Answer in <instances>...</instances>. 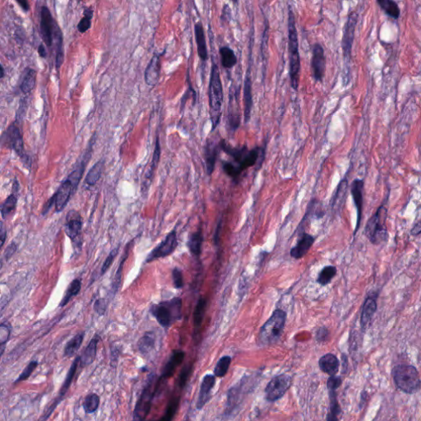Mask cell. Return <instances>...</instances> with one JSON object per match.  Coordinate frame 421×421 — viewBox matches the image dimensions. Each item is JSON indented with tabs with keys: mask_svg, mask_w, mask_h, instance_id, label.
I'll use <instances>...</instances> for the list:
<instances>
[{
	"mask_svg": "<svg viewBox=\"0 0 421 421\" xmlns=\"http://www.w3.org/2000/svg\"><path fill=\"white\" fill-rule=\"evenodd\" d=\"M37 366V361H34L30 362V363L27 365V367L23 369V371L20 373V375H19V377H17L16 381H15V384H17V383H20V382H23L28 380L30 376L32 375V373H33L34 370L36 369Z\"/></svg>",
	"mask_w": 421,
	"mask_h": 421,
	"instance_id": "681fc988",
	"label": "cell"
},
{
	"mask_svg": "<svg viewBox=\"0 0 421 421\" xmlns=\"http://www.w3.org/2000/svg\"><path fill=\"white\" fill-rule=\"evenodd\" d=\"M100 406V396L96 393H90L86 396L82 403L84 411L86 414H92L98 410Z\"/></svg>",
	"mask_w": 421,
	"mask_h": 421,
	"instance_id": "60d3db41",
	"label": "cell"
},
{
	"mask_svg": "<svg viewBox=\"0 0 421 421\" xmlns=\"http://www.w3.org/2000/svg\"><path fill=\"white\" fill-rule=\"evenodd\" d=\"M150 312L157 323L167 329L182 319V300L175 297L159 304H154L151 306Z\"/></svg>",
	"mask_w": 421,
	"mask_h": 421,
	"instance_id": "5b68a950",
	"label": "cell"
},
{
	"mask_svg": "<svg viewBox=\"0 0 421 421\" xmlns=\"http://www.w3.org/2000/svg\"><path fill=\"white\" fill-rule=\"evenodd\" d=\"M16 1L24 12H28L30 10V5L28 0H16Z\"/></svg>",
	"mask_w": 421,
	"mask_h": 421,
	"instance_id": "6125c7cd",
	"label": "cell"
},
{
	"mask_svg": "<svg viewBox=\"0 0 421 421\" xmlns=\"http://www.w3.org/2000/svg\"><path fill=\"white\" fill-rule=\"evenodd\" d=\"M286 313L282 309H276L271 318L264 323L259 332V342L263 346L274 344L282 336L286 326Z\"/></svg>",
	"mask_w": 421,
	"mask_h": 421,
	"instance_id": "ba28073f",
	"label": "cell"
},
{
	"mask_svg": "<svg viewBox=\"0 0 421 421\" xmlns=\"http://www.w3.org/2000/svg\"><path fill=\"white\" fill-rule=\"evenodd\" d=\"M81 288V281L80 279L73 280V282L70 283L69 287H68L67 291L65 292V296L63 299L61 300L59 307H65L69 304V301L74 296H77L79 294L80 290Z\"/></svg>",
	"mask_w": 421,
	"mask_h": 421,
	"instance_id": "74e56055",
	"label": "cell"
},
{
	"mask_svg": "<svg viewBox=\"0 0 421 421\" xmlns=\"http://www.w3.org/2000/svg\"><path fill=\"white\" fill-rule=\"evenodd\" d=\"M230 363H231V357L228 356V355L221 357L217 362L215 369H214V374L216 377H224L228 372Z\"/></svg>",
	"mask_w": 421,
	"mask_h": 421,
	"instance_id": "f6af8a7d",
	"label": "cell"
},
{
	"mask_svg": "<svg viewBox=\"0 0 421 421\" xmlns=\"http://www.w3.org/2000/svg\"><path fill=\"white\" fill-rule=\"evenodd\" d=\"M104 165V161H100L96 163L87 175L86 184L89 186H94L95 184H96V183L99 181V179L101 177Z\"/></svg>",
	"mask_w": 421,
	"mask_h": 421,
	"instance_id": "d590c367",
	"label": "cell"
},
{
	"mask_svg": "<svg viewBox=\"0 0 421 421\" xmlns=\"http://www.w3.org/2000/svg\"><path fill=\"white\" fill-rule=\"evenodd\" d=\"M319 365L323 373H327L330 376H333L336 375L339 371L340 362L335 354L328 353L320 358Z\"/></svg>",
	"mask_w": 421,
	"mask_h": 421,
	"instance_id": "4316f807",
	"label": "cell"
},
{
	"mask_svg": "<svg viewBox=\"0 0 421 421\" xmlns=\"http://www.w3.org/2000/svg\"><path fill=\"white\" fill-rule=\"evenodd\" d=\"M36 71L32 68L26 69L23 81L20 85V89L24 94H28L35 88L36 82Z\"/></svg>",
	"mask_w": 421,
	"mask_h": 421,
	"instance_id": "1f68e13d",
	"label": "cell"
},
{
	"mask_svg": "<svg viewBox=\"0 0 421 421\" xmlns=\"http://www.w3.org/2000/svg\"><path fill=\"white\" fill-rule=\"evenodd\" d=\"M53 204H55V198H54V195H53V196L51 197V198H50L47 202H46L44 208H43V212H42V215H46V214H47L49 210H50V208L52 207Z\"/></svg>",
	"mask_w": 421,
	"mask_h": 421,
	"instance_id": "91938a15",
	"label": "cell"
},
{
	"mask_svg": "<svg viewBox=\"0 0 421 421\" xmlns=\"http://www.w3.org/2000/svg\"><path fill=\"white\" fill-rule=\"evenodd\" d=\"M292 384L291 376L288 374H281L276 376L269 382L265 388L266 399L268 402H276L282 398L286 394L288 389Z\"/></svg>",
	"mask_w": 421,
	"mask_h": 421,
	"instance_id": "7c38bea8",
	"label": "cell"
},
{
	"mask_svg": "<svg viewBox=\"0 0 421 421\" xmlns=\"http://www.w3.org/2000/svg\"><path fill=\"white\" fill-rule=\"evenodd\" d=\"M99 343V336H96L93 339L91 340L87 348L81 353L80 356V364L81 367H85L88 365H92L94 362L97 354V346Z\"/></svg>",
	"mask_w": 421,
	"mask_h": 421,
	"instance_id": "f1b7e54d",
	"label": "cell"
},
{
	"mask_svg": "<svg viewBox=\"0 0 421 421\" xmlns=\"http://www.w3.org/2000/svg\"><path fill=\"white\" fill-rule=\"evenodd\" d=\"M65 233L73 242L81 236L82 229V219L81 214L77 210H70L66 216L65 225Z\"/></svg>",
	"mask_w": 421,
	"mask_h": 421,
	"instance_id": "d6986e66",
	"label": "cell"
},
{
	"mask_svg": "<svg viewBox=\"0 0 421 421\" xmlns=\"http://www.w3.org/2000/svg\"><path fill=\"white\" fill-rule=\"evenodd\" d=\"M40 35L49 49L52 48L54 44L56 47L58 42L63 41L64 40L60 27H58L47 6H42L40 9Z\"/></svg>",
	"mask_w": 421,
	"mask_h": 421,
	"instance_id": "9c48e42d",
	"label": "cell"
},
{
	"mask_svg": "<svg viewBox=\"0 0 421 421\" xmlns=\"http://www.w3.org/2000/svg\"><path fill=\"white\" fill-rule=\"evenodd\" d=\"M377 2L386 14H388L392 18H398L401 11L398 5L395 1L393 0H377Z\"/></svg>",
	"mask_w": 421,
	"mask_h": 421,
	"instance_id": "f35d334b",
	"label": "cell"
},
{
	"mask_svg": "<svg viewBox=\"0 0 421 421\" xmlns=\"http://www.w3.org/2000/svg\"><path fill=\"white\" fill-rule=\"evenodd\" d=\"M178 247L177 232L175 229L170 232L163 240L161 244H158L156 248L146 257L145 263H152L157 259H162L165 257L172 255Z\"/></svg>",
	"mask_w": 421,
	"mask_h": 421,
	"instance_id": "4fadbf2b",
	"label": "cell"
},
{
	"mask_svg": "<svg viewBox=\"0 0 421 421\" xmlns=\"http://www.w3.org/2000/svg\"><path fill=\"white\" fill-rule=\"evenodd\" d=\"M392 376L396 388L407 394H414L420 388L419 372L413 365H396L392 370Z\"/></svg>",
	"mask_w": 421,
	"mask_h": 421,
	"instance_id": "8992f818",
	"label": "cell"
},
{
	"mask_svg": "<svg viewBox=\"0 0 421 421\" xmlns=\"http://www.w3.org/2000/svg\"><path fill=\"white\" fill-rule=\"evenodd\" d=\"M314 241L315 238L313 236L308 233L301 234L296 246L290 250V256L296 259H302L313 246Z\"/></svg>",
	"mask_w": 421,
	"mask_h": 421,
	"instance_id": "44dd1931",
	"label": "cell"
},
{
	"mask_svg": "<svg viewBox=\"0 0 421 421\" xmlns=\"http://www.w3.org/2000/svg\"><path fill=\"white\" fill-rule=\"evenodd\" d=\"M288 50L290 59V77L291 88L298 91L300 85V44H299L298 32L296 28V17L291 8H289L287 22Z\"/></svg>",
	"mask_w": 421,
	"mask_h": 421,
	"instance_id": "7a4b0ae2",
	"label": "cell"
},
{
	"mask_svg": "<svg viewBox=\"0 0 421 421\" xmlns=\"http://www.w3.org/2000/svg\"><path fill=\"white\" fill-rule=\"evenodd\" d=\"M172 279L175 289H181L184 287V277L180 269L175 267L172 271Z\"/></svg>",
	"mask_w": 421,
	"mask_h": 421,
	"instance_id": "816d5d0a",
	"label": "cell"
},
{
	"mask_svg": "<svg viewBox=\"0 0 421 421\" xmlns=\"http://www.w3.org/2000/svg\"><path fill=\"white\" fill-rule=\"evenodd\" d=\"M5 74V67H4V65H1V78H4Z\"/></svg>",
	"mask_w": 421,
	"mask_h": 421,
	"instance_id": "e7e4bbea",
	"label": "cell"
},
{
	"mask_svg": "<svg viewBox=\"0 0 421 421\" xmlns=\"http://www.w3.org/2000/svg\"><path fill=\"white\" fill-rule=\"evenodd\" d=\"M0 237H1V247H3L5 244L7 238V229H5L3 221L1 222V227H0Z\"/></svg>",
	"mask_w": 421,
	"mask_h": 421,
	"instance_id": "94428289",
	"label": "cell"
},
{
	"mask_svg": "<svg viewBox=\"0 0 421 421\" xmlns=\"http://www.w3.org/2000/svg\"><path fill=\"white\" fill-rule=\"evenodd\" d=\"M411 236H419L421 234V204L417 207L415 212V222L411 230Z\"/></svg>",
	"mask_w": 421,
	"mask_h": 421,
	"instance_id": "f5cc1de1",
	"label": "cell"
},
{
	"mask_svg": "<svg viewBox=\"0 0 421 421\" xmlns=\"http://www.w3.org/2000/svg\"><path fill=\"white\" fill-rule=\"evenodd\" d=\"M221 151L231 157L236 163L239 171L243 174L244 171L256 165L259 157L265 154V149L257 146L252 149H248V145H244L240 148H235L225 142V140H220Z\"/></svg>",
	"mask_w": 421,
	"mask_h": 421,
	"instance_id": "277c9868",
	"label": "cell"
},
{
	"mask_svg": "<svg viewBox=\"0 0 421 421\" xmlns=\"http://www.w3.org/2000/svg\"><path fill=\"white\" fill-rule=\"evenodd\" d=\"M336 267L334 266H327L323 267L318 278V282L322 286H327L330 282H332L334 277L336 276Z\"/></svg>",
	"mask_w": 421,
	"mask_h": 421,
	"instance_id": "ee69618b",
	"label": "cell"
},
{
	"mask_svg": "<svg viewBox=\"0 0 421 421\" xmlns=\"http://www.w3.org/2000/svg\"><path fill=\"white\" fill-rule=\"evenodd\" d=\"M221 151L219 142H217L214 138H208L206 140L204 148V158L206 162V175L212 176L215 171L217 158Z\"/></svg>",
	"mask_w": 421,
	"mask_h": 421,
	"instance_id": "e0dca14e",
	"label": "cell"
},
{
	"mask_svg": "<svg viewBox=\"0 0 421 421\" xmlns=\"http://www.w3.org/2000/svg\"><path fill=\"white\" fill-rule=\"evenodd\" d=\"M364 183L363 179H355L352 182L351 187H350V193L352 195L353 200H354L355 208H356L357 221L356 227L354 229V235L358 231L360 225H361V219H362V213H363L364 203Z\"/></svg>",
	"mask_w": 421,
	"mask_h": 421,
	"instance_id": "ac0fdd59",
	"label": "cell"
},
{
	"mask_svg": "<svg viewBox=\"0 0 421 421\" xmlns=\"http://www.w3.org/2000/svg\"><path fill=\"white\" fill-rule=\"evenodd\" d=\"M90 157L84 155L83 158L78 163L77 168L68 176L67 179L61 184L57 192L54 194L55 198V210L60 213L66 207L70 198L77 190L78 184L83 176L86 165L89 161Z\"/></svg>",
	"mask_w": 421,
	"mask_h": 421,
	"instance_id": "3957f363",
	"label": "cell"
},
{
	"mask_svg": "<svg viewBox=\"0 0 421 421\" xmlns=\"http://www.w3.org/2000/svg\"><path fill=\"white\" fill-rule=\"evenodd\" d=\"M202 243H203V232H202V228L199 227L197 231L190 234L187 246L193 255L199 257L202 252Z\"/></svg>",
	"mask_w": 421,
	"mask_h": 421,
	"instance_id": "f546056e",
	"label": "cell"
},
{
	"mask_svg": "<svg viewBox=\"0 0 421 421\" xmlns=\"http://www.w3.org/2000/svg\"><path fill=\"white\" fill-rule=\"evenodd\" d=\"M17 245L15 242H12L10 244L8 245L5 252H4V257H5V260L8 261L13 256L15 252H17Z\"/></svg>",
	"mask_w": 421,
	"mask_h": 421,
	"instance_id": "9f6ffc18",
	"label": "cell"
},
{
	"mask_svg": "<svg viewBox=\"0 0 421 421\" xmlns=\"http://www.w3.org/2000/svg\"><path fill=\"white\" fill-rule=\"evenodd\" d=\"M206 300L204 298L199 299L194 312V325L196 329H199L202 326L206 313Z\"/></svg>",
	"mask_w": 421,
	"mask_h": 421,
	"instance_id": "ab89813d",
	"label": "cell"
},
{
	"mask_svg": "<svg viewBox=\"0 0 421 421\" xmlns=\"http://www.w3.org/2000/svg\"><path fill=\"white\" fill-rule=\"evenodd\" d=\"M311 71L315 81H323L326 71V56L324 49L320 43H315L312 47Z\"/></svg>",
	"mask_w": 421,
	"mask_h": 421,
	"instance_id": "5bb4252c",
	"label": "cell"
},
{
	"mask_svg": "<svg viewBox=\"0 0 421 421\" xmlns=\"http://www.w3.org/2000/svg\"><path fill=\"white\" fill-rule=\"evenodd\" d=\"M85 332H82L76 335L74 338L68 342L65 346V355L67 357H72L78 351L84 340Z\"/></svg>",
	"mask_w": 421,
	"mask_h": 421,
	"instance_id": "8d00e7d4",
	"label": "cell"
},
{
	"mask_svg": "<svg viewBox=\"0 0 421 421\" xmlns=\"http://www.w3.org/2000/svg\"><path fill=\"white\" fill-rule=\"evenodd\" d=\"M79 363L80 356H77L76 357L75 360H74V361H73V364H72L71 366H70V369H69V372H68L66 378H65V382H64L63 385L61 387V389L60 391H59V393H58V397L54 400V402H53L52 405L49 407L46 414H44V415L40 418V419H49V417H50V415L52 414L53 411L55 410L57 406L61 403V401L63 400L65 395H66L68 391H69L72 383H73V377L75 376L77 366H78Z\"/></svg>",
	"mask_w": 421,
	"mask_h": 421,
	"instance_id": "2e32d148",
	"label": "cell"
},
{
	"mask_svg": "<svg viewBox=\"0 0 421 421\" xmlns=\"http://www.w3.org/2000/svg\"><path fill=\"white\" fill-rule=\"evenodd\" d=\"M161 55H163V54H155L144 73V79L146 83L150 87L157 85L160 78Z\"/></svg>",
	"mask_w": 421,
	"mask_h": 421,
	"instance_id": "ffe728a7",
	"label": "cell"
},
{
	"mask_svg": "<svg viewBox=\"0 0 421 421\" xmlns=\"http://www.w3.org/2000/svg\"><path fill=\"white\" fill-rule=\"evenodd\" d=\"M156 336L153 332H146L138 341V350L141 354L146 355L155 348Z\"/></svg>",
	"mask_w": 421,
	"mask_h": 421,
	"instance_id": "d6a6232c",
	"label": "cell"
},
{
	"mask_svg": "<svg viewBox=\"0 0 421 421\" xmlns=\"http://www.w3.org/2000/svg\"><path fill=\"white\" fill-rule=\"evenodd\" d=\"M342 384V377L340 376H330L329 378L327 380V388L328 390H336L338 389Z\"/></svg>",
	"mask_w": 421,
	"mask_h": 421,
	"instance_id": "11a10c76",
	"label": "cell"
},
{
	"mask_svg": "<svg viewBox=\"0 0 421 421\" xmlns=\"http://www.w3.org/2000/svg\"><path fill=\"white\" fill-rule=\"evenodd\" d=\"M92 17H93V9L92 7L85 8L83 17H81L79 23L77 24V31L80 33H85L91 28Z\"/></svg>",
	"mask_w": 421,
	"mask_h": 421,
	"instance_id": "7bdbcfd3",
	"label": "cell"
},
{
	"mask_svg": "<svg viewBox=\"0 0 421 421\" xmlns=\"http://www.w3.org/2000/svg\"><path fill=\"white\" fill-rule=\"evenodd\" d=\"M160 157H161V144H160V139H159V136L157 137V141H156V146H155L154 153L153 156V161H152V165H151L150 170H149V174L146 175V179H153V175H154L155 171L157 170V165L160 161Z\"/></svg>",
	"mask_w": 421,
	"mask_h": 421,
	"instance_id": "bcb514c9",
	"label": "cell"
},
{
	"mask_svg": "<svg viewBox=\"0 0 421 421\" xmlns=\"http://www.w3.org/2000/svg\"><path fill=\"white\" fill-rule=\"evenodd\" d=\"M215 384V375L208 374V375H206L203 377L202 384H201L200 392H199V396H198V403H197V408L198 410H201L208 402L210 397V392L214 388Z\"/></svg>",
	"mask_w": 421,
	"mask_h": 421,
	"instance_id": "d4e9b609",
	"label": "cell"
},
{
	"mask_svg": "<svg viewBox=\"0 0 421 421\" xmlns=\"http://www.w3.org/2000/svg\"><path fill=\"white\" fill-rule=\"evenodd\" d=\"M179 406V396H175L170 401L165 410V414L161 417V420L169 421L174 419Z\"/></svg>",
	"mask_w": 421,
	"mask_h": 421,
	"instance_id": "7dc6e473",
	"label": "cell"
},
{
	"mask_svg": "<svg viewBox=\"0 0 421 421\" xmlns=\"http://www.w3.org/2000/svg\"><path fill=\"white\" fill-rule=\"evenodd\" d=\"M119 246H118L117 248H114V249L110 252V255H109L108 257H107V259H106V261L104 262V264H103L102 267H101V271H100V277L104 275V274L107 272V270L110 268V267H111L113 262L115 260V257L117 256L118 252H119Z\"/></svg>",
	"mask_w": 421,
	"mask_h": 421,
	"instance_id": "f907efd6",
	"label": "cell"
},
{
	"mask_svg": "<svg viewBox=\"0 0 421 421\" xmlns=\"http://www.w3.org/2000/svg\"><path fill=\"white\" fill-rule=\"evenodd\" d=\"M190 368H184V369L182 370L181 373H180V376H179V385L183 387V386L185 384L186 381H187V378H188V375H190Z\"/></svg>",
	"mask_w": 421,
	"mask_h": 421,
	"instance_id": "680465c9",
	"label": "cell"
},
{
	"mask_svg": "<svg viewBox=\"0 0 421 421\" xmlns=\"http://www.w3.org/2000/svg\"><path fill=\"white\" fill-rule=\"evenodd\" d=\"M220 56H221V66L225 69H233L238 63L236 53L229 46L220 47Z\"/></svg>",
	"mask_w": 421,
	"mask_h": 421,
	"instance_id": "4dcf8cb0",
	"label": "cell"
},
{
	"mask_svg": "<svg viewBox=\"0 0 421 421\" xmlns=\"http://www.w3.org/2000/svg\"><path fill=\"white\" fill-rule=\"evenodd\" d=\"M194 36L196 40L197 50L198 57L202 62H206L208 59V50L206 46L205 31L202 22H198L194 25Z\"/></svg>",
	"mask_w": 421,
	"mask_h": 421,
	"instance_id": "603a6c76",
	"label": "cell"
},
{
	"mask_svg": "<svg viewBox=\"0 0 421 421\" xmlns=\"http://www.w3.org/2000/svg\"><path fill=\"white\" fill-rule=\"evenodd\" d=\"M19 184L17 180H15L13 186V193L6 198V200L4 202L1 206V216L3 219H5L7 217L12 215L16 210L17 204V198H18Z\"/></svg>",
	"mask_w": 421,
	"mask_h": 421,
	"instance_id": "83f0119b",
	"label": "cell"
},
{
	"mask_svg": "<svg viewBox=\"0 0 421 421\" xmlns=\"http://www.w3.org/2000/svg\"><path fill=\"white\" fill-rule=\"evenodd\" d=\"M10 327L6 323H3L0 325V346H1V355L4 354L5 346L9 340L10 336Z\"/></svg>",
	"mask_w": 421,
	"mask_h": 421,
	"instance_id": "c3c4849f",
	"label": "cell"
},
{
	"mask_svg": "<svg viewBox=\"0 0 421 421\" xmlns=\"http://www.w3.org/2000/svg\"><path fill=\"white\" fill-rule=\"evenodd\" d=\"M357 22H358V14L355 12L350 13L345 24L344 32H343V36H342V48L345 58H350L351 55V50H352Z\"/></svg>",
	"mask_w": 421,
	"mask_h": 421,
	"instance_id": "9a60e30c",
	"label": "cell"
},
{
	"mask_svg": "<svg viewBox=\"0 0 421 421\" xmlns=\"http://www.w3.org/2000/svg\"><path fill=\"white\" fill-rule=\"evenodd\" d=\"M157 389V387H154V376H150L134 408V420H144L149 415Z\"/></svg>",
	"mask_w": 421,
	"mask_h": 421,
	"instance_id": "8fae6325",
	"label": "cell"
},
{
	"mask_svg": "<svg viewBox=\"0 0 421 421\" xmlns=\"http://www.w3.org/2000/svg\"><path fill=\"white\" fill-rule=\"evenodd\" d=\"M244 122L248 123L250 119L251 112L254 107L252 99V82L250 73L248 72L244 79Z\"/></svg>",
	"mask_w": 421,
	"mask_h": 421,
	"instance_id": "484cf974",
	"label": "cell"
},
{
	"mask_svg": "<svg viewBox=\"0 0 421 421\" xmlns=\"http://www.w3.org/2000/svg\"><path fill=\"white\" fill-rule=\"evenodd\" d=\"M107 307H108V303L107 300L104 298H99L94 303L93 309L99 316H103L107 312Z\"/></svg>",
	"mask_w": 421,
	"mask_h": 421,
	"instance_id": "db71d44e",
	"label": "cell"
},
{
	"mask_svg": "<svg viewBox=\"0 0 421 421\" xmlns=\"http://www.w3.org/2000/svg\"><path fill=\"white\" fill-rule=\"evenodd\" d=\"M38 54H39V56H40V58H46V56H47V52H46V48L45 47L44 45L40 44V46H38Z\"/></svg>",
	"mask_w": 421,
	"mask_h": 421,
	"instance_id": "be15d7a7",
	"label": "cell"
},
{
	"mask_svg": "<svg viewBox=\"0 0 421 421\" xmlns=\"http://www.w3.org/2000/svg\"><path fill=\"white\" fill-rule=\"evenodd\" d=\"M132 244H133V242L129 243L125 249H124V252H123L121 260H120V263H119V267H118V270H117L116 274H115V279H114V282H113L112 284V292L114 293V294H116V292L118 291V289H119V285H120V282H121L122 272H123V265H124L126 260H127L128 258H129V255H130V248H131Z\"/></svg>",
	"mask_w": 421,
	"mask_h": 421,
	"instance_id": "836d02e7",
	"label": "cell"
},
{
	"mask_svg": "<svg viewBox=\"0 0 421 421\" xmlns=\"http://www.w3.org/2000/svg\"><path fill=\"white\" fill-rule=\"evenodd\" d=\"M328 391H329L331 412L327 416V420H338V416L340 415L342 410L340 408V405L338 403L336 390H328Z\"/></svg>",
	"mask_w": 421,
	"mask_h": 421,
	"instance_id": "b9f144b4",
	"label": "cell"
},
{
	"mask_svg": "<svg viewBox=\"0 0 421 421\" xmlns=\"http://www.w3.org/2000/svg\"><path fill=\"white\" fill-rule=\"evenodd\" d=\"M347 184H348L347 180L343 179L338 185L336 194L332 199V208L338 210V209L342 208V206L344 204L346 193H347Z\"/></svg>",
	"mask_w": 421,
	"mask_h": 421,
	"instance_id": "e575fe53",
	"label": "cell"
},
{
	"mask_svg": "<svg viewBox=\"0 0 421 421\" xmlns=\"http://www.w3.org/2000/svg\"><path fill=\"white\" fill-rule=\"evenodd\" d=\"M328 335H329L328 330L325 327H322L320 329L318 330L316 338H317L318 342H324L327 339Z\"/></svg>",
	"mask_w": 421,
	"mask_h": 421,
	"instance_id": "6f0895ef",
	"label": "cell"
},
{
	"mask_svg": "<svg viewBox=\"0 0 421 421\" xmlns=\"http://www.w3.org/2000/svg\"><path fill=\"white\" fill-rule=\"evenodd\" d=\"M209 114H210L212 130L213 132L219 125L222 115V106L224 101V91L219 67L215 61L212 62L210 80L208 85Z\"/></svg>",
	"mask_w": 421,
	"mask_h": 421,
	"instance_id": "6da1fadb",
	"label": "cell"
},
{
	"mask_svg": "<svg viewBox=\"0 0 421 421\" xmlns=\"http://www.w3.org/2000/svg\"><path fill=\"white\" fill-rule=\"evenodd\" d=\"M185 357V353L183 350H174L171 354L169 360L165 365V367L163 369L161 373V378L162 380H168L172 377L175 373V370L181 365Z\"/></svg>",
	"mask_w": 421,
	"mask_h": 421,
	"instance_id": "7402d4cb",
	"label": "cell"
},
{
	"mask_svg": "<svg viewBox=\"0 0 421 421\" xmlns=\"http://www.w3.org/2000/svg\"><path fill=\"white\" fill-rule=\"evenodd\" d=\"M2 142L6 144L8 148L14 151L24 164H31L29 157L27 156L24 148L23 133L19 122L15 121L7 129L6 132L3 134Z\"/></svg>",
	"mask_w": 421,
	"mask_h": 421,
	"instance_id": "30bf717a",
	"label": "cell"
},
{
	"mask_svg": "<svg viewBox=\"0 0 421 421\" xmlns=\"http://www.w3.org/2000/svg\"><path fill=\"white\" fill-rule=\"evenodd\" d=\"M376 299H377L376 294L369 296L365 300V303H364L361 317V325L363 331L366 330L368 324L370 323L371 319H373V315L377 310V306Z\"/></svg>",
	"mask_w": 421,
	"mask_h": 421,
	"instance_id": "cb8c5ba5",
	"label": "cell"
},
{
	"mask_svg": "<svg viewBox=\"0 0 421 421\" xmlns=\"http://www.w3.org/2000/svg\"><path fill=\"white\" fill-rule=\"evenodd\" d=\"M387 217L388 208L384 205H381L365 225V236L372 244L380 245L388 240V228L386 225Z\"/></svg>",
	"mask_w": 421,
	"mask_h": 421,
	"instance_id": "52a82bcc",
	"label": "cell"
},
{
	"mask_svg": "<svg viewBox=\"0 0 421 421\" xmlns=\"http://www.w3.org/2000/svg\"><path fill=\"white\" fill-rule=\"evenodd\" d=\"M232 2L235 4V5H238V2H239V0H232Z\"/></svg>",
	"mask_w": 421,
	"mask_h": 421,
	"instance_id": "03108f58",
	"label": "cell"
}]
</instances>
